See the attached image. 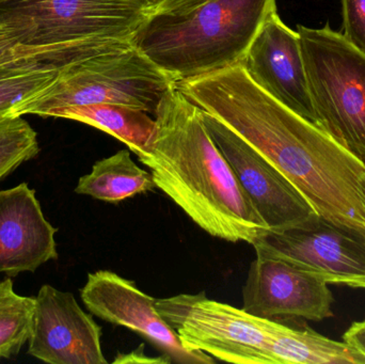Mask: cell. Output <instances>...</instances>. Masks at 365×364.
I'll list each match as a JSON object with an SVG mask.
<instances>
[{
  "label": "cell",
  "mask_w": 365,
  "mask_h": 364,
  "mask_svg": "<svg viewBox=\"0 0 365 364\" xmlns=\"http://www.w3.org/2000/svg\"><path fill=\"white\" fill-rule=\"evenodd\" d=\"M175 85L278 169L322 219L365 243L364 160L266 93L242 63Z\"/></svg>",
  "instance_id": "1"
},
{
  "label": "cell",
  "mask_w": 365,
  "mask_h": 364,
  "mask_svg": "<svg viewBox=\"0 0 365 364\" xmlns=\"http://www.w3.org/2000/svg\"><path fill=\"white\" fill-rule=\"evenodd\" d=\"M155 130L139 160L164 192L208 234L255 245L267 224L210 136L202 109L175 85L165 93Z\"/></svg>",
  "instance_id": "2"
},
{
  "label": "cell",
  "mask_w": 365,
  "mask_h": 364,
  "mask_svg": "<svg viewBox=\"0 0 365 364\" xmlns=\"http://www.w3.org/2000/svg\"><path fill=\"white\" fill-rule=\"evenodd\" d=\"M274 11L276 0H210L149 12L130 42L175 83L197 78L242 63Z\"/></svg>",
  "instance_id": "3"
},
{
  "label": "cell",
  "mask_w": 365,
  "mask_h": 364,
  "mask_svg": "<svg viewBox=\"0 0 365 364\" xmlns=\"http://www.w3.org/2000/svg\"><path fill=\"white\" fill-rule=\"evenodd\" d=\"M175 85L128 41L63 66L48 87L15 107L10 117L46 118L53 109L93 104L125 105L154 115Z\"/></svg>",
  "instance_id": "4"
},
{
  "label": "cell",
  "mask_w": 365,
  "mask_h": 364,
  "mask_svg": "<svg viewBox=\"0 0 365 364\" xmlns=\"http://www.w3.org/2000/svg\"><path fill=\"white\" fill-rule=\"evenodd\" d=\"M317 126L365 162V55L329 25L298 26Z\"/></svg>",
  "instance_id": "5"
},
{
  "label": "cell",
  "mask_w": 365,
  "mask_h": 364,
  "mask_svg": "<svg viewBox=\"0 0 365 364\" xmlns=\"http://www.w3.org/2000/svg\"><path fill=\"white\" fill-rule=\"evenodd\" d=\"M148 14L136 0H12L0 4V26L43 48L130 40Z\"/></svg>",
  "instance_id": "6"
},
{
  "label": "cell",
  "mask_w": 365,
  "mask_h": 364,
  "mask_svg": "<svg viewBox=\"0 0 365 364\" xmlns=\"http://www.w3.org/2000/svg\"><path fill=\"white\" fill-rule=\"evenodd\" d=\"M156 308L188 350L234 364H272L268 318L199 294L158 299Z\"/></svg>",
  "instance_id": "7"
},
{
  "label": "cell",
  "mask_w": 365,
  "mask_h": 364,
  "mask_svg": "<svg viewBox=\"0 0 365 364\" xmlns=\"http://www.w3.org/2000/svg\"><path fill=\"white\" fill-rule=\"evenodd\" d=\"M202 117L269 232L304 228L321 218L302 192L246 141L203 109Z\"/></svg>",
  "instance_id": "8"
},
{
  "label": "cell",
  "mask_w": 365,
  "mask_h": 364,
  "mask_svg": "<svg viewBox=\"0 0 365 364\" xmlns=\"http://www.w3.org/2000/svg\"><path fill=\"white\" fill-rule=\"evenodd\" d=\"M257 254L281 259L326 284L365 290V243L319 218L304 228L268 232L253 245Z\"/></svg>",
  "instance_id": "9"
},
{
  "label": "cell",
  "mask_w": 365,
  "mask_h": 364,
  "mask_svg": "<svg viewBox=\"0 0 365 364\" xmlns=\"http://www.w3.org/2000/svg\"><path fill=\"white\" fill-rule=\"evenodd\" d=\"M81 296L90 313L138 333L160 348L173 363H215L205 353L188 350L175 329L160 316L156 308L158 299L143 293L132 280L113 271H96L88 275Z\"/></svg>",
  "instance_id": "10"
},
{
  "label": "cell",
  "mask_w": 365,
  "mask_h": 364,
  "mask_svg": "<svg viewBox=\"0 0 365 364\" xmlns=\"http://www.w3.org/2000/svg\"><path fill=\"white\" fill-rule=\"evenodd\" d=\"M328 284L287 261L257 254L242 288V309L259 318H304L321 322L334 316Z\"/></svg>",
  "instance_id": "11"
},
{
  "label": "cell",
  "mask_w": 365,
  "mask_h": 364,
  "mask_svg": "<svg viewBox=\"0 0 365 364\" xmlns=\"http://www.w3.org/2000/svg\"><path fill=\"white\" fill-rule=\"evenodd\" d=\"M102 329L72 293L45 284L34 303L27 354L51 364H107Z\"/></svg>",
  "instance_id": "12"
},
{
  "label": "cell",
  "mask_w": 365,
  "mask_h": 364,
  "mask_svg": "<svg viewBox=\"0 0 365 364\" xmlns=\"http://www.w3.org/2000/svg\"><path fill=\"white\" fill-rule=\"evenodd\" d=\"M242 66L266 93L317 124L299 34L281 21L277 11L253 38Z\"/></svg>",
  "instance_id": "13"
},
{
  "label": "cell",
  "mask_w": 365,
  "mask_h": 364,
  "mask_svg": "<svg viewBox=\"0 0 365 364\" xmlns=\"http://www.w3.org/2000/svg\"><path fill=\"white\" fill-rule=\"evenodd\" d=\"M27 183L0 192V273H34L59 258L55 234Z\"/></svg>",
  "instance_id": "14"
},
{
  "label": "cell",
  "mask_w": 365,
  "mask_h": 364,
  "mask_svg": "<svg viewBox=\"0 0 365 364\" xmlns=\"http://www.w3.org/2000/svg\"><path fill=\"white\" fill-rule=\"evenodd\" d=\"M268 354L272 364H365L346 342L323 337L312 329L285 326L268 318Z\"/></svg>",
  "instance_id": "15"
},
{
  "label": "cell",
  "mask_w": 365,
  "mask_h": 364,
  "mask_svg": "<svg viewBox=\"0 0 365 364\" xmlns=\"http://www.w3.org/2000/svg\"><path fill=\"white\" fill-rule=\"evenodd\" d=\"M46 117L63 118L93 126L128 145L140 155L155 130V119L147 111L119 104L79 105L53 109Z\"/></svg>",
  "instance_id": "16"
},
{
  "label": "cell",
  "mask_w": 365,
  "mask_h": 364,
  "mask_svg": "<svg viewBox=\"0 0 365 364\" xmlns=\"http://www.w3.org/2000/svg\"><path fill=\"white\" fill-rule=\"evenodd\" d=\"M155 188L151 173L137 166L128 150H121L96 162L91 172L78 180L75 192L104 202L119 203Z\"/></svg>",
  "instance_id": "17"
},
{
  "label": "cell",
  "mask_w": 365,
  "mask_h": 364,
  "mask_svg": "<svg viewBox=\"0 0 365 364\" xmlns=\"http://www.w3.org/2000/svg\"><path fill=\"white\" fill-rule=\"evenodd\" d=\"M62 68L36 59L0 66V119L10 117L15 107L48 87Z\"/></svg>",
  "instance_id": "18"
},
{
  "label": "cell",
  "mask_w": 365,
  "mask_h": 364,
  "mask_svg": "<svg viewBox=\"0 0 365 364\" xmlns=\"http://www.w3.org/2000/svg\"><path fill=\"white\" fill-rule=\"evenodd\" d=\"M36 297L21 296L10 277L0 281V359L17 356L29 340Z\"/></svg>",
  "instance_id": "19"
},
{
  "label": "cell",
  "mask_w": 365,
  "mask_h": 364,
  "mask_svg": "<svg viewBox=\"0 0 365 364\" xmlns=\"http://www.w3.org/2000/svg\"><path fill=\"white\" fill-rule=\"evenodd\" d=\"M101 49V42L79 43L70 46L30 47L21 44L14 34L0 26V66L23 59H36L58 66H68L94 55Z\"/></svg>",
  "instance_id": "20"
},
{
  "label": "cell",
  "mask_w": 365,
  "mask_h": 364,
  "mask_svg": "<svg viewBox=\"0 0 365 364\" xmlns=\"http://www.w3.org/2000/svg\"><path fill=\"white\" fill-rule=\"evenodd\" d=\"M38 152V135L21 115L0 119V183Z\"/></svg>",
  "instance_id": "21"
},
{
  "label": "cell",
  "mask_w": 365,
  "mask_h": 364,
  "mask_svg": "<svg viewBox=\"0 0 365 364\" xmlns=\"http://www.w3.org/2000/svg\"><path fill=\"white\" fill-rule=\"evenodd\" d=\"M343 36L365 55V0H341Z\"/></svg>",
  "instance_id": "22"
},
{
  "label": "cell",
  "mask_w": 365,
  "mask_h": 364,
  "mask_svg": "<svg viewBox=\"0 0 365 364\" xmlns=\"http://www.w3.org/2000/svg\"><path fill=\"white\" fill-rule=\"evenodd\" d=\"M171 359L166 355L160 357H149L145 355L143 345L128 354L118 355L113 363H171Z\"/></svg>",
  "instance_id": "23"
},
{
  "label": "cell",
  "mask_w": 365,
  "mask_h": 364,
  "mask_svg": "<svg viewBox=\"0 0 365 364\" xmlns=\"http://www.w3.org/2000/svg\"><path fill=\"white\" fill-rule=\"evenodd\" d=\"M343 338L344 342L353 346L365 358V321L354 323Z\"/></svg>",
  "instance_id": "24"
},
{
  "label": "cell",
  "mask_w": 365,
  "mask_h": 364,
  "mask_svg": "<svg viewBox=\"0 0 365 364\" xmlns=\"http://www.w3.org/2000/svg\"><path fill=\"white\" fill-rule=\"evenodd\" d=\"M210 0H163L150 12H168V11H184L200 6Z\"/></svg>",
  "instance_id": "25"
},
{
  "label": "cell",
  "mask_w": 365,
  "mask_h": 364,
  "mask_svg": "<svg viewBox=\"0 0 365 364\" xmlns=\"http://www.w3.org/2000/svg\"><path fill=\"white\" fill-rule=\"evenodd\" d=\"M136 1H138L139 4H143V6H145V8L148 9V10L152 11L154 8H155L156 6H158V4H160V2L163 1V0H136Z\"/></svg>",
  "instance_id": "26"
},
{
  "label": "cell",
  "mask_w": 365,
  "mask_h": 364,
  "mask_svg": "<svg viewBox=\"0 0 365 364\" xmlns=\"http://www.w3.org/2000/svg\"><path fill=\"white\" fill-rule=\"evenodd\" d=\"M12 1V0H0V4H6V2Z\"/></svg>",
  "instance_id": "27"
}]
</instances>
